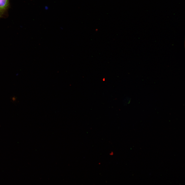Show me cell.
<instances>
[{"mask_svg":"<svg viewBox=\"0 0 185 185\" xmlns=\"http://www.w3.org/2000/svg\"><path fill=\"white\" fill-rule=\"evenodd\" d=\"M9 5V0H0V18L4 15Z\"/></svg>","mask_w":185,"mask_h":185,"instance_id":"6da1fadb","label":"cell"},{"mask_svg":"<svg viewBox=\"0 0 185 185\" xmlns=\"http://www.w3.org/2000/svg\"><path fill=\"white\" fill-rule=\"evenodd\" d=\"M113 154V152H112L109 153V155H112Z\"/></svg>","mask_w":185,"mask_h":185,"instance_id":"7a4b0ae2","label":"cell"}]
</instances>
